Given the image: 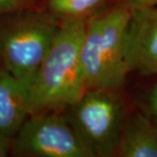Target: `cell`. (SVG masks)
<instances>
[{"instance_id":"1","label":"cell","mask_w":157,"mask_h":157,"mask_svg":"<svg viewBox=\"0 0 157 157\" xmlns=\"http://www.w3.org/2000/svg\"><path fill=\"white\" fill-rule=\"evenodd\" d=\"M86 26L76 25L59 28L34 78L31 114L63 111L86 92L80 57Z\"/></svg>"},{"instance_id":"2","label":"cell","mask_w":157,"mask_h":157,"mask_svg":"<svg viewBox=\"0 0 157 157\" xmlns=\"http://www.w3.org/2000/svg\"><path fill=\"white\" fill-rule=\"evenodd\" d=\"M131 11L128 0H121L87 24L80 49L86 91L125 86L130 73L124 35Z\"/></svg>"},{"instance_id":"3","label":"cell","mask_w":157,"mask_h":157,"mask_svg":"<svg viewBox=\"0 0 157 157\" xmlns=\"http://www.w3.org/2000/svg\"><path fill=\"white\" fill-rule=\"evenodd\" d=\"M124 87L87 90L64 113L93 157H114L133 103Z\"/></svg>"},{"instance_id":"4","label":"cell","mask_w":157,"mask_h":157,"mask_svg":"<svg viewBox=\"0 0 157 157\" xmlns=\"http://www.w3.org/2000/svg\"><path fill=\"white\" fill-rule=\"evenodd\" d=\"M58 25L38 7L12 12L0 25V63L14 77L34 81Z\"/></svg>"},{"instance_id":"5","label":"cell","mask_w":157,"mask_h":157,"mask_svg":"<svg viewBox=\"0 0 157 157\" xmlns=\"http://www.w3.org/2000/svg\"><path fill=\"white\" fill-rule=\"evenodd\" d=\"M11 153L25 157H93L64 111L31 114L12 139Z\"/></svg>"},{"instance_id":"6","label":"cell","mask_w":157,"mask_h":157,"mask_svg":"<svg viewBox=\"0 0 157 157\" xmlns=\"http://www.w3.org/2000/svg\"><path fill=\"white\" fill-rule=\"evenodd\" d=\"M131 8L124 35L128 73L157 77V5Z\"/></svg>"},{"instance_id":"7","label":"cell","mask_w":157,"mask_h":157,"mask_svg":"<svg viewBox=\"0 0 157 157\" xmlns=\"http://www.w3.org/2000/svg\"><path fill=\"white\" fill-rule=\"evenodd\" d=\"M33 81L0 73V133L13 139L31 114Z\"/></svg>"},{"instance_id":"8","label":"cell","mask_w":157,"mask_h":157,"mask_svg":"<svg viewBox=\"0 0 157 157\" xmlns=\"http://www.w3.org/2000/svg\"><path fill=\"white\" fill-rule=\"evenodd\" d=\"M114 157H157V124L143 106H132Z\"/></svg>"},{"instance_id":"9","label":"cell","mask_w":157,"mask_h":157,"mask_svg":"<svg viewBox=\"0 0 157 157\" xmlns=\"http://www.w3.org/2000/svg\"><path fill=\"white\" fill-rule=\"evenodd\" d=\"M119 1L121 0H42L38 8L61 28L87 25Z\"/></svg>"},{"instance_id":"10","label":"cell","mask_w":157,"mask_h":157,"mask_svg":"<svg viewBox=\"0 0 157 157\" xmlns=\"http://www.w3.org/2000/svg\"><path fill=\"white\" fill-rule=\"evenodd\" d=\"M143 107L157 124V81L150 87L146 96V104Z\"/></svg>"},{"instance_id":"11","label":"cell","mask_w":157,"mask_h":157,"mask_svg":"<svg viewBox=\"0 0 157 157\" xmlns=\"http://www.w3.org/2000/svg\"><path fill=\"white\" fill-rule=\"evenodd\" d=\"M21 9L18 0H0V15L11 14Z\"/></svg>"},{"instance_id":"12","label":"cell","mask_w":157,"mask_h":157,"mask_svg":"<svg viewBox=\"0 0 157 157\" xmlns=\"http://www.w3.org/2000/svg\"><path fill=\"white\" fill-rule=\"evenodd\" d=\"M12 139L0 133V157H5L11 153Z\"/></svg>"},{"instance_id":"13","label":"cell","mask_w":157,"mask_h":157,"mask_svg":"<svg viewBox=\"0 0 157 157\" xmlns=\"http://www.w3.org/2000/svg\"><path fill=\"white\" fill-rule=\"evenodd\" d=\"M131 7H143V6L157 5V0H128Z\"/></svg>"},{"instance_id":"14","label":"cell","mask_w":157,"mask_h":157,"mask_svg":"<svg viewBox=\"0 0 157 157\" xmlns=\"http://www.w3.org/2000/svg\"><path fill=\"white\" fill-rule=\"evenodd\" d=\"M38 0H18V3L21 5V9H25V8H31V7H34V5L36 4Z\"/></svg>"},{"instance_id":"15","label":"cell","mask_w":157,"mask_h":157,"mask_svg":"<svg viewBox=\"0 0 157 157\" xmlns=\"http://www.w3.org/2000/svg\"><path fill=\"white\" fill-rule=\"evenodd\" d=\"M3 71V67H2V65H1V63H0V73Z\"/></svg>"}]
</instances>
